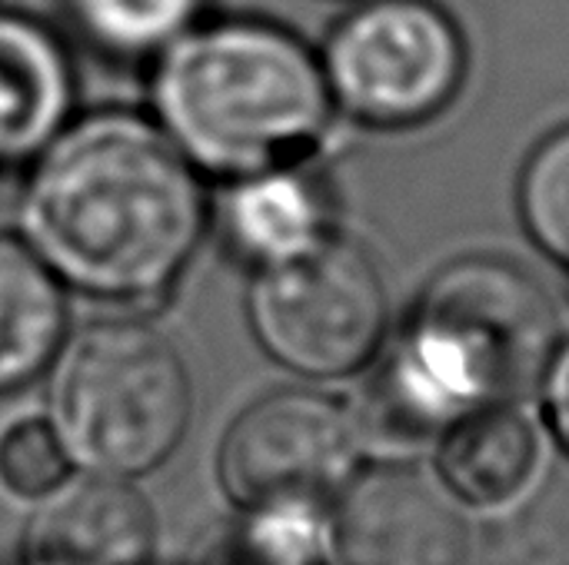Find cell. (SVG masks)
I'll list each match as a JSON object with an SVG mask.
<instances>
[{
    "label": "cell",
    "mask_w": 569,
    "mask_h": 565,
    "mask_svg": "<svg viewBox=\"0 0 569 565\" xmlns=\"http://www.w3.org/2000/svg\"><path fill=\"white\" fill-rule=\"evenodd\" d=\"M23 233L60 283L97 300H153L200 243L203 193L160 127L103 113L33 160Z\"/></svg>",
    "instance_id": "cell-1"
},
{
    "label": "cell",
    "mask_w": 569,
    "mask_h": 565,
    "mask_svg": "<svg viewBox=\"0 0 569 565\" xmlns=\"http://www.w3.org/2000/svg\"><path fill=\"white\" fill-rule=\"evenodd\" d=\"M167 140L217 176L300 167L323 140L333 100L320 57L267 20L193 23L153 73Z\"/></svg>",
    "instance_id": "cell-2"
},
{
    "label": "cell",
    "mask_w": 569,
    "mask_h": 565,
    "mask_svg": "<svg viewBox=\"0 0 569 565\" xmlns=\"http://www.w3.org/2000/svg\"><path fill=\"white\" fill-rule=\"evenodd\" d=\"M557 310L517 263L467 256L443 266L377 376V413L400 436H433L460 416L513 403L557 353Z\"/></svg>",
    "instance_id": "cell-3"
},
{
    "label": "cell",
    "mask_w": 569,
    "mask_h": 565,
    "mask_svg": "<svg viewBox=\"0 0 569 565\" xmlns=\"http://www.w3.org/2000/svg\"><path fill=\"white\" fill-rule=\"evenodd\" d=\"M50 413L73 463L100 476H143L187 433L190 376L153 326L97 323L70 343L53 376Z\"/></svg>",
    "instance_id": "cell-4"
},
{
    "label": "cell",
    "mask_w": 569,
    "mask_h": 565,
    "mask_svg": "<svg viewBox=\"0 0 569 565\" xmlns=\"http://www.w3.org/2000/svg\"><path fill=\"white\" fill-rule=\"evenodd\" d=\"M320 67L333 107L373 130H413L453 107L470 47L437 0H353L330 30Z\"/></svg>",
    "instance_id": "cell-5"
},
{
    "label": "cell",
    "mask_w": 569,
    "mask_h": 565,
    "mask_svg": "<svg viewBox=\"0 0 569 565\" xmlns=\"http://www.w3.org/2000/svg\"><path fill=\"white\" fill-rule=\"evenodd\" d=\"M250 323L260 346L287 370L340 380L380 353L390 303L373 260L330 236L297 260L257 270Z\"/></svg>",
    "instance_id": "cell-6"
},
{
    "label": "cell",
    "mask_w": 569,
    "mask_h": 565,
    "mask_svg": "<svg viewBox=\"0 0 569 565\" xmlns=\"http://www.w3.org/2000/svg\"><path fill=\"white\" fill-rule=\"evenodd\" d=\"M360 430L353 413L313 390H277L250 403L220 446V483L247 509L323 503L353 476Z\"/></svg>",
    "instance_id": "cell-7"
},
{
    "label": "cell",
    "mask_w": 569,
    "mask_h": 565,
    "mask_svg": "<svg viewBox=\"0 0 569 565\" xmlns=\"http://www.w3.org/2000/svg\"><path fill=\"white\" fill-rule=\"evenodd\" d=\"M330 543L343 565H467V523L437 473L377 463L340 486Z\"/></svg>",
    "instance_id": "cell-8"
},
{
    "label": "cell",
    "mask_w": 569,
    "mask_h": 565,
    "mask_svg": "<svg viewBox=\"0 0 569 565\" xmlns=\"http://www.w3.org/2000/svg\"><path fill=\"white\" fill-rule=\"evenodd\" d=\"M157 519L147 496L120 476L57 486L27 533V565H147Z\"/></svg>",
    "instance_id": "cell-9"
},
{
    "label": "cell",
    "mask_w": 569,
    "mask_h": 565,
    "mask_svg": "<svg viewBox=\"0 0 569 565\" xmlns=\"http://www.w3.org/2000/svg\"><path fill=\"white\" fill-rule=\"evenodd\" d=\"M73 100L57 40L33 20L0 10V173L37 160Z\"/></svg>",
    "instance_id": "cell-10"
},
{
    "label": "cell",
    "mask_w": 569,
    "mask_h": 565,
    "mask_svg": "<svg viewBox=\"0 0 569 565\" xmlns=\"http://www.w3.org/2000/svg\"><path fill=\"white\" fill-rule=\"evenodd\" d=\"M540 470L537 426L513 403H490L443 430L437 476L457 503L493 509L513 503Z\"/></svg>",
    "instance_id": "cell-11"
},
{
    "label": "cell",
    "mask_w": 569,
    "mask_h": 565,
    "mask_svg": "<svg viewBox=\"0 0 569 565\" xmlns=\"http://www.w3.org/2000/svg\"><path fill=\"white\" fill-rule=\"evenodd\" d=\"M223 216L233 250L257 263V270L297 260L337 236L327 193L300 167L237 180Z\"/></svg>",
    "instance_id": "cell-12"
},
{
    "label": "cell",
    "mask_w": 569,
    "mask_h": 565,
    "mask_svg": "<svg viewBox=\"0 0 569 565\" xmlns=\"http://www.w3.org/2000/svg\"><path fill=\"white\" fill-rule=\"evenodd\" d=\"M63 333L60 280L27 243L0 236V396L33 383L60 353Z\"/></svg>",
    "instance_id": "cell-13"
},
{
    "label": "cell",
    "mask_w": 569,
    "mask_h": 565,
    "mask_svg": "<svg viewBox=\"0 0 569 565\" xmlns=\"http://www.w3.org/2000/svg\"><path fill=\"white\" fill-rule=\"evenodd\" d=\"M203 0H73L83 33L117 57L163 53L200 17Z\"/></svg>",
    "instance_id": "cell-14"
},
{
    "label": "cell",
    "mask_w": 569,
    "mask_h": 565,
    "mask_svg": "<svg viewBox=\"0 0 569 565\" xmlns=\"http://www.w3.org/2000/svg\"><path fill=\"white\" fill-rule=\"evenodd\" d=\"M330 519L320 503H273L250 509L233 536L227 563L233 565H323Z\"/></svg>",
    "instance_id": "cell-15"
},
{
    "label": "cell",
    "mask_w": 569,
    "mask_h": 565,
    "mask_svg": "<svg viewBox=\"0 0 569 565\" xmlns=\"http://www.w3.org/2000/svg\"><path fill=\"white\" fill-rule=\"evenodd\" d=\"M520 216L533 243L569 266V127L530 153L520 176Z\"/></svg>",
    "instance_id": "cell-16"
},
{
    "label": "cell",
    "mask_w": 569,
    "mask_h": 565,
    "mask_svg": "<svg viewBox=\"0 0 569 565\" xmlns=\"http://www.w3.org/2000/svg\"><path fill=\"white\" fill-rule=\"evenodd\" d=\"M70 456L57 430L43 420L13 423L0 436V483L17 496H50L63 486Z\"/></svg>",
    "instance_id": "cell-17"
},
{
    "label": "cell",
    "mask_w": 569,
    "mask_h": 565,
    "mask_svg": "<svg viewBox=\"0 0 569 565\" xmlns=\"http://www.w3.org/2000/svg\"><path fill=\"white\" fill-rule=\"evenodd\" d=\"M543 413L547 423L557 436V443L563 446L569 456V343L557 346L547 373H543Z\"/></svg>",
    "instance_id": "cell-18"
},
{
    "label": "cell",
    "mask_w": 569,
    "mask_h": 565,
    "mask_svg": "<svg viewBox=\"0 0 569 565\" xmlns=\"http://www.w3.org/2000/svg\"><path fill=\"white\" fill-rule=\"evenodd\" d=\"M227 565H233V563H227Z\"/></svg>",
    "instance_id": "cell-19"
},
{
    "label": "cell",
    "mask_w": 569,
    "mask_h": 565,
    "mask_svg": "<svg viewBox=\"0 0 569 565\" xmlns=\"http://www.w3.org/2000/svg\"><path fill=\"white\" fill-rule=\"evenodd\" d=\"M23 565H27V563H23Z\"/></svg>",
    "instance_id": "cell-20"
}]
</instances>
